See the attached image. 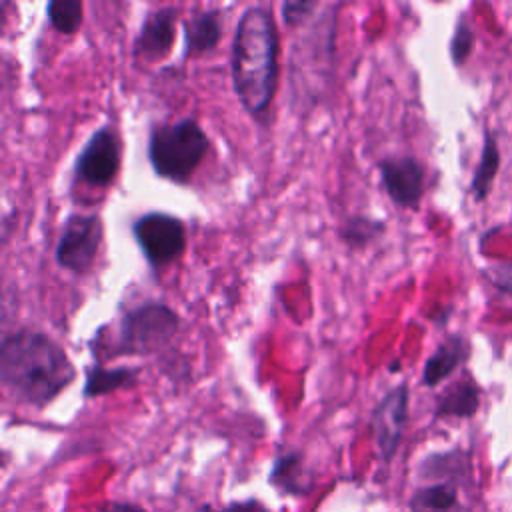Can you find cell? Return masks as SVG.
Segmentation results:
<instances>
[{
    "mask_svg": "<svg viewBox=\"0 0 512 512\" xmlns=\"http://www.w3.org/2000/svg\"><path fill=\"white\" fill-rule=\"evenodd\" d=\"M76 378L68 352L50 334L20 328L0 342V384L18 404L44 408Z\"/></svg>",
    "mask_w": 512,
    "mask_h": 512,
    "instance_id": "1",
    "label": "cell"
},
{
    "mask_svg": "<svg viewBox=\"0 0 512 512\" xmlns=\"http://www.w3.org/2000/svg\"><path fill=\"white\" fill-rule=\"evenodd\" d=\"M280 38L272 10L248 6L238 22L230 46V82L240 106L260 118L274 102L278 88Z\"/></svg>",
    "mask_w": 512,
    "mask_h": 512,
    "instance_id": "2",
    "label": "cell"
},
{
    "mask_svg": "<svg viewBox=\"0 0 512 512\" xmlns=\"http://www.w3.org/2000/svg\"><path fill=\"white\" fill-rule=\"evenodd\" d=\"M210 148V138L196 118L154 124L148 132L146 156L154 174L172 184H188Z\"/></svg>",
    "mask_w": 512,
    "mask_h": 512,
    "instance_id": "3",
    "label": "cell"
},
{
    "mask_svg": "<svg viewBox=\"0 0 512 512\" xmlns=\"http://www.w3.org/2000/svg\"><path fill=\"white\" fill-rule=\"evenodd\" d=\"M180 322V314L166 302L144 300L118 318L106 358L158 354L172 342Z\"/></svg>",
    "mask_w": 512,
    "mask_h": 512,
    "instance_id": "4",
    "label": "cell"
},
{
    "mask_svg": "<svg viewBox=\"0 0 512 512\" xmlns=\"http://www.w3.org/2000/svg\"><path fill=\"white\" fill-rule=\"evenodd\" d=\"M130 232L152 270H160L184 254L186 226L170 212L148 210L132 220Z\"/></svg>",
    "mask_w": 512,
    "mask_h": 512,
    "instance_id": "5",
    "label": "cell"
},
{
    "mask_svg": "<svg viewBox=\"0 0 512 512\" xmlns=\"http://www.w3.org/2000/svg\"><path fill=\"white\" fill-rule=\"evenodd\" d=\"M104 240V224L98 212H70L54 248L56 264L74 274H90Z\"/></svg>",
    "mask_w": 512,
    "mask_h": 512,
    "instance_id": "6",
    "label": "cell"
},
{
    "mask_svg": "<svg viewBox=\"0 0 512 512\" xmlns=\"http://www.w3.org/2000/svg\"><path fill=\"white\" fill-rule=\"evenodd\" d=\"M122 164V140L112 124H102L84 142L72 164V180L90 188L114 184Z\"/></svg>",
    "mask_w": 512,
    "mask_h": 512,
    "instance_id": "7",
    "label": "cell"
},
{
    "mask_svg": "<svg viewBox=\"0 0 512 512\" xmlns=\"http://www.w3.org/2000/svg\"><path fill=\"white\" fill-rule=\"evenodd\" d=\"M380 182L386 196L406 210H416L424 196L426 172L414 156H384L378 160Z\"/></svg>",
    "mask_w": 512,
    "mask_h": 512,
    "instance_id": "8",
    "label": "cell"
},
{
    "mask_svg": "<svg viewBox=\"0 0 512 512\" xmlns=\"http://www.w3.org/2000/svg\"><path fill=\"white\" fill-rule=\"evenodd\" d=\"M408 400L410 390L406 382L390 388L374 406L370 416V428L376 438L380 456L388 462L398 450L406 422H408Z\"/></svg>",
    "mask_w": 512,
    "mask_h": 512,
    "instance_id": "9",
    "label": "cell"
},
{
    "mask_svg": "<svg viewBox=\"0 0 512 512\" xmlns=\"http://www.w3.org/2000/svg\"><path fill=\"white\" fill-rule=\"evenodd\" d=\"M176 6L148 10L132 44V54L142 62H158L172 52L176 38Z\"/></svg>",
    "mask_w": 512,
    "mask_h": 512,
    "instance_id": "10",
    "label": "cell"
},
{
    "mask_svg": "<svg viewBox=\"0 0 512 512\" xmlns=\"http://www.w3.org/2000/svg\"><path fill=\"white\" fill-rule=\"evenodd\" d=\"M184 30V56H198L218 46L222 38V12L218 8L196 10L182 24Z\"/></svg>",
    "mask_w": 512,
    "mask_h": 512,
    "instance_id": "11",
    "label": "cell"
},
{
    "mask_svg": "<svg viewBox=\"0 0 512 512\" xmlns=\"http://www.w3.org/2000/svg\"><path fill=\"white\" fill-rule=\"evenodd\" d=\"M468 354H470V346L464 336L452 334L444 338L424 362V370H422L424 386L428 388L438 386L442 380H446L456 368H460L468 360Z\"/></svg>",
    "mask_w": 512,
    "mask_h": 512,
    "instance_id": "12",
    "label": "cell"
},
{
    "mask_svg": "<svg viewBox=\"0 0 512 512\" xmlns=\"http://www.w3.org/2000/svg\"><path fill=\"white\" fill-rule=\"evenodd\" d=\"M138 378H140L138 368H130V366L104 368L98 360H94L92 364L86 366L82 396L84 398L106 396L110 392H116V390H122L128 386H136Z\"/></svg>",
    "mask_w": 512,
    "mask_h": 512,
    "instance_id": "13",
    "label": "cell"
},
{
    "mask_svg": "<svg viewBox=\"0 0 512 512\" xmlns=\"http://www.w3.org/2000/svg\"><path fill=\"white\" fill-rule=\"evenodd\" d=\"M386 232V222L368 214L348 216L336 230L338 240L350 250H364Z\"/></svg>",
    "mask_w": 512,
    "mask_h": 512,
    "instance_id": "14",
    "label": "cell"
},
{
    "mask_svg": "<svg viewBox=\"0 0 512 512\" xmlns=\"http://www.w3.org/2000/svg\"><path fill=\"white\" fill-rule=\"evenodd\" d=\"M478 408V388L470 380H458L450 388H446L438 400L434 414L440 416H456V418H468Z\"/></svg>",
    "mask_w": 512,
    "mask_h": 512,
    "instance_id": "15",
    "label": "cell"
},
{
    "mask_svg": "<svg viewBox=\"0 0 512 512\" xmlns=\"http://www.w3.org/2000/svg\"><path fill=\"white\" fill-rule=\"evenodd\" d=\"M412 512H470L450 484H432L412 496Z\"/></svg>",
    "mask_w": 512,
    "mask_h": 512,
    "instance_id": "16",
    "label": "cell"
},
{
    "mask_svg": "<svg viewBox=\"0 0 512 512\" xmlns=\"http://www.w3.org/2000/svg\"><path fill=\"white\" fill-rule=\"evenodd\" d=\"M500 166V152L496 146L494 136L486 130L484 132V146H482V154H480V162L474 170V178L470 184V192L474 194V198L480 202L490 194L494 176L498 172Z\"/></svg>",
    "mask_w": 512,
    "mask_h": 512,
    "instance_id": "17",
    "label": "cell"
},
{
    "mask_svg": "<svg viewBox=\"0 0 512 512\" xmlns=\"http://www.w3.org/2000/svg\"><path fill=\"white\" fill-rule=\"evenodd\" d=\"M270 480L278 484L282 490L292 494H302L306 488L304 472H302V454L300 452H286L276 458Z\"/></svg>",
    "mask_w": 512,
    "mask_h": 512,
    "instance_id": "18",
    "label": "cell"
},
{
    "mask_svg": "<svg viewBox=\"0 0 512 512\" xmlns=\"http://www.w3.org/2000/svg\"><path fill=\"white\" fill-rule=\"evenodd\" d=\"M46 16L58 34L72 36L84 20V4L80 0H50L46 4Z\"/></svg>",
    "mask_w": 512,
    "mask_h": 512,
    "instance_id": "19",
    "label": "cell"
},
{
    "mask_svg": "<svg viewBox=\"0 0 512 512\" xmlns=\"http://www.w3.org/2000/svg\"><path fill=\"white\" fill-rule=\"evenodd\" d=\"M472 44H474L472 28H470L466 16L460 14V18L454 26L452 40H450V58H452L454 66H462L468 60V56L472 52Z\"/></svg>",
    "mask_w": 512,
    "mask_h": 512,
    "instance_id": "20",
    "label": "cell"
},
{
    "mask_svg": "<svg viewBox=\"0 0 512 512\" xmlns=\"http://www.w3.org/2000/svg\"><path fill=\"white\" fill-rule=\"evenodd\" d=\"M318 8V2L314 0H286L280 4V16L286 26L296 28L300 26L312 12Z\"/></svg>",
    "mask_w": 512,
    "mask_h": 512,
    "instance_id": "21",
    "label": "cell"
},
{
    "mask_svg": "<svg viewBox=\"0 0 512 512\" xmlns=\"http://www.w3.org/2000/svg\"><path fill=\"white\" fill-rule=\"evenodd\" d=\"M490 280L504 292L512 294V264H500L488 272Z\"/></svg>",
    "mask_w": 512,
    "mask_h": 512,
    "instance_id": "22",
    "label": "cell"
},
{
    "mask_svg": "<svg viewBox=\"0 0 512 512\" xmlns=\"http://www.w3.org/2000/svg\"><path fill=\"white\" fill-rule=\"evenodd\" d=\"M220 512H268V510L258 500H244V502H232Z\"/></svg>",
    "mask_w": 512,
    "mask_h": 512,
    "instance_id": "23",
    "label": "cell"
},
{
    "mask_svg": "<svg viewBox=\"0 0 512 512\" xmlns=\"http://www.w3.org/2000/svg\"><path fill=\"white\" fill-rule=\"evenodd\" d=\"M104 512H146L134 504H124V502H110Z\"/></svg>",
    "mask_w": 512,
    "mask_h": 512,
    "instance_id": "24",
    "label": "cell"
}]
</instances>
